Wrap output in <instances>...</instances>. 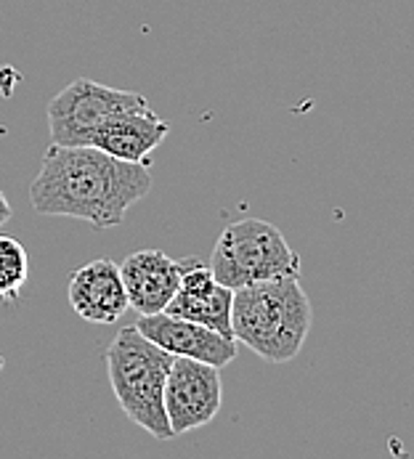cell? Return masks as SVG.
Wrapping results in <instances>:
<instances>
[{
    "label": "cell",
    "mask_w": 414,
    "mask_h": 459,
    "mask_svg": "<svg viewBox=\"0 0 414 459\" xmlns=\"http://www.w3.org/2000/svg\"><path fill=\"white\" fill-rule=\"evenodd\" d=\"M149 192V165L117 160L91 143H51L30 186V199L40 215L77 218L93 229H115Z\"/></svg>",
    "instance_id": "obj_1"
},
{
    "label": "cell",
    "mask_w": 414,
    "mask_h": 459,
    "mask_svg": "<svg viewBox=\"0 0 414 459\" xmlns=\"http://www.w3.org/2000/svg\"><path fill=\"white\" fill-rule=\"evenodd\" d=\"M314 308L298 276H281L234 290L231 332L263 361H292L311 332Z\"/></svg>",
    "instance_id": "obj_2"
},
{
    "label": "cell",
    "mask_w": 414,
    "mask_h": 459,
    "mask_svg": "<svg viewBox=\"0 0 414 459\" xmlns=\"http://www.w3.org/2000/svg\"><path fill=\"white\" fill-rule=\"evenodd\" d=\"M109 385L125 417L160 441H170L173 430L165 411V383L173 353L151 342L134 327H123L107 348Z\"/></svg>",
    "instance_id": "obj_3"
},
{
    "label": "cell",
    "mask_w": 414,
    "mask_h": 459,
    "mask_svg": "<svg viewBox=\"0 0 414 459\" xmlns=\"http://www.w3.org/2000/svg\"><path fill=\"white\" fill-rule=\"evenodd\" d=\"M207 265L215 279L231 290L281 276H300V255L274 223L261 218H245L226 226Z\"/></svg>",
    "instance_id": "obj_4"
},
{
    "label": "cell",
    "mask_w": 414,
    "mask_h": 459,
    "mask_svg": "<svg viewBox=\"0 0 414 459\" xmlns=\"http://www.w3.org/2000/svg\"><path fill=\"white\" fill-rule=\"evenodd\" d=\"M149 107L143 93L117 91L88 77H77L48 104V131L59 146H88L91 135L112 115Z\"/></svg>",
    "instance_id": "obj_5"
},
{
    "label": "cell",
    "mask_w": 414,
    "mask_h": 459,
    "mask_svg": "<svg viewBox=\"0 0 414 459\" xmlns=\"http://www.w3.org/2000/svg\"><path fill=\"white\" fill-rule=\"evenodd\" d=\"M220 403H223L220 369L197 359L173 356L165 383V411L173 438L210 425L218 417Z\"/></svg>",
    "instance_id": "obj_6"
},
{
    "label": "cell",
    "mask_w": 414,
    "mask_h": 459,
    "mask_svg": "<svg viewBox=\"0 0 414 459\" xmlns=\"http://www.w3.org/2000/svg\"><path fill=\"white\" fill-rule=\"evenodd\" d=\"M231 303L234 290L220 284L210 265L197 258L181 261V284L173 300L168 303L170 316H181L197 325L220 332L223 337H234L231 332Z\"/></svg>",
    "instance_id": "obj_7"
},
{
    "label": "cell",
    "mask_w": 414,
    "mask_h": 459,
    "mask_svg": "<svg viewBox=\"0 0 414 459\" xmlns=\"http://www.w3.org/2000/svg\"><path fill=\"white\" fill-rule=\"evenodd\" d=\"M136 329L173 356L197 359V361L212 364L218 369L231 364L237 356L234 337H223L220 332L205 327V325H197V322H189L181 316H170L168 311L138 316Z\"/></svg>",
    "instance_id": "obj_8"
},
{
    "label": "cell",
    "mask_w": 414,
    "mask_h": 459,
    "mask_svg": "<svg viewBox=\"0 0 414 459\" xmlns=\"http://www.w3.org/2000/svg\"><path fill=\"white\" fill-rule=\"evenodd\" d=\"M72 311L93 325H115L131 308L120 265L109 258L80 265L67 290Z\"/></svg>",
    "instance_id": "obj_9"
},
{
    "label": "cell",
    "mask_w": 414,
    "mask_h": 459,
    "mask_svg": "<svg viewBox=\"0 0 414 459\" xmlns=\"http://www.w3.org/2000/svg\"><path fill=\"white\" fill-rule=\"evenodd\" d=\"M128 303L141 316L168 308L181 284V261L162 250H138L120 263Z\"/></svg>",
    "instance_id": "obj_10"
},
{
    "label": "cell",
    "mask_w": 414,
    "mask_h": 459,
    "mask_svg": "<svg viewBox=\"0 0 414 459\" xmlns=\"http://www.w3.org/2000/svg\"><path fill=\"white\" fill-rule=\"evenodd\" d=\"M168 133L170 126L151 107H141L112 115L93 131L91 146L125 162L149 165V154L168 138Z\"/></svg>",
    "instance_id": "obj_11"
},
{
    "label": "cell",
    "mask_w": 414,
    "mask_h": 459,
    "mask_svg": "<svg viewBox=\"0 0 414 459\" xmlns=\"http://www.w3.org/2000/svg\"><path fill=\"white\" fill-rule=\"evenodd\" d=\"M30 276V258L19 239L0 234V300H16Z\"/></svg>",
    "instance_id": "obj_12"
},
{
    "label": "cell",
    "mask_w": 414,
    "mask_h": 459,
    "mask_svg": "<svg viewBox=\"0 0 414 459\" xmlns=\"http://www.w3.org/2000/svg\"><path fill=\"white\" fill-rule=\"evenodd\" d=\"M11 215H13V210H11V204H8L5 195L0 192V226H5V223L11 221Z\"/></svg>",
    "instance_id": "obj_13"
}]
</instances>
